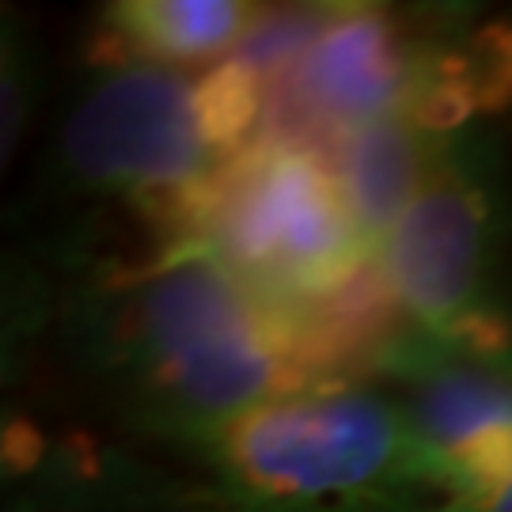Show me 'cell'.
I'll use <instances>...</instances> for the list:
<instances>
[{"instance_id":"cell-7","label":"cell","mask_w":512,"mask_h":512,"mask_svg":"<svg viewBox=\"0 0 512 512\" xmlns=\"http://www.w3.org/2000/svg\"><path fill=\"white\" fill-rule=\"evenodd\" d=\"M365 384L406 410L456 475V509H475L512 475V315L456 334L406 323L368 368Z\"/></svg>"},{"instance_id":"cell-13","label":"cell","mask_w":512,"mask_h":512,"mask_svg":"<svg viewBox=\"0 0 512 512\" xmlns=\"http://www.w3.org/2000/svg\"><path fill=\"white\" fill-rule=\"evenodd\" d=\"M4 65H0V152L4 164L12 160L19 141L27 137V126L38 110L42 95V65L35 54V38L27 35L23 19L4 8Z\"/></svg>"},{"instance_id":"cell-2","label":"cell","mask_w":512,"mask_h":512,"mask_svg":"<svg viewBox=\"0 0 512 512\" xmlns=\"http://www.w3.org/2000/svg\"><path fill=\"white\" fill-rule=\"evenodd\" d=\"M186 512H452L456 475L372 384L262 403L179 448Z\"/></svg>"},{"instance_id":"cell-1","label":"cell","mask_w":512,"mask_h":512,"mask_svg":"<svg viewBox=\"0 0 512 512\" xmlns=\"http://www.w3.org/2000/svg\"><path fill=\"white\" fill-rule=\"evenodd\" d=\"M42 334L95 418L167 452L323 387L300 323L205 243L122 251L73 270L8 262L4 357H23Z\"/></svg>"},{"instance_id":"cell-5","label":"cell","mask_w":512,"mask_h":512,"mask_svg":"<svg viewBox=\"0 0 512 512\" xmlns=\"http://www.w3.org/2000/svg\"><path fill=\"white\" fill-rule=\"evenodd\" d=\"M501 258V156L494 133L444 137L414 205L376 251L395 308L410 327L456 334L509 315L494 293Z\"/></svg>"},{"instance_id":"cell-3","label":"cell","mask_w":512,"mask_h":512,"mask_svg":"<svg viewBox=\"0 0 512 512\" xmlns=\"http://www.w3.org/2000/svg\"><path fill=\"white\" fill-rule=\"evenodd\" d=\"M228 164L202 122L198 80L160 65L92 69L46 152L38 243L69 255L202 243V205Z\"/></svg>"},{"instance_id":"cell-12","label":"cell","mask_w":512,"mask_h":512,"mask_svg":"<svg viewBox=\"0 0 512 512\" xmlns=\"http://www.w3.org/2000/svg\"><path fill=\"white\" fill-rule=\"evenodd\" d=\"M334 8L338 4H262L258 8V19L232 57L266 88V103L311 54V46L334 19Z\"/></svg>"},{"instance_id":"cell-14","label":"cell","mask_w":512,"mask_h":512,"mask_svg":"<svg viewBox=\"0 0 512 512\" xmlns=\"http://www.w3.org/2000/svg\"><path fill=\"white\" fill-rule=\"evenodd\" d=\"M452 512H512V475L482 505H475V509H452Z\"/></svg>"},{"instance_id":"cell-10","label":"cell","mask_w":512,"mask_h":512,"mask_svg":"<svg viewBox=\"0 0 512 512\" xmlns=\"http://www.w3.org/2000/svg\"><path fill=\"white\" fill-rule=\"evenodd\" d=\"M440 145L444 137L425 133L406 114L353 129L334 145L330 167L372 251H380L399 217L414 205L437 164Z\"/></svg>"},{"instance_id":"cell-4","label":"cell","mask_w":512,"mask_h":512,"mask_svg":"<svg viewBox=\"0 0 512 512\" xmlns=\"http://www.w3.org/2000/svg\"><path fill=\"white\" fill-rule=\"evenodd\" d=\"M198 239L293 319L376 262L327 156L270 137H255L217 171Z\"/></svg>"},{"instance_id":"cell-8","label":"cell","mask_w":512,"mask_h":512,"mask_svg":"<svg viewBox=\"0 0 512 512\" xmlns=\"http://www.w3.org/2000/svg\"><path fill=\"white\" fill-rule=\"evenodd\" d=\"M4 486V512H186L183 478L84 433L50 440L35 467Z\"/></svg>"},{"instance_id":"cell-6","label":"cell","mask_w":512,"mask_h":512,"mask_svg":"<svg viewBox=\"0 0 512 512\" xmlns=\"http://www.w3.org/2000/svg\"><path fill=\"white\" fill-rule=\"evenodd\" d=\"M463 16L452 8L338 4L300 69L270 95L258 137L330 160L346 133L410 114Z\"/></svg>"},{"instance_id":"cell-9","label":"cell","mask_w":512,"mask_h":512,"mask_svg":"<svg viewBox=\"0 0 512 512\" xmlns=\"http://www.w3.org/2000/svg\"><path fill=\"white\" fill-rule=\"evenodd\" d=\"M262 4L247 0H118L99 8L88 65H220L236 54Z\"/></svg>"},{"instance_id":"cell-11","label":"cell","mask_w":512,"mask_h":512,"mask_svg":"<svg viewBox=\"0 0 512 512\" xmlns=\"http://www.w3.org/2000/svg\"><path fill=\"white\" fill-rule=\"evenodd\" d=\"M512 107V16H467L444 38L433 76L406 114L433 137L475 129Z\"/></svg>"}]
</instances>
